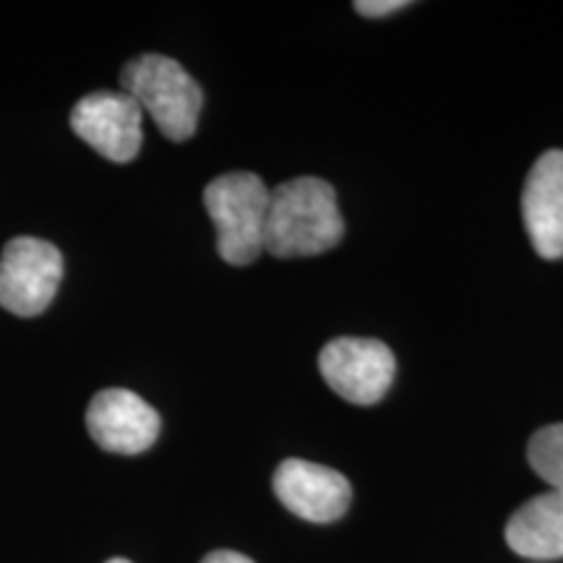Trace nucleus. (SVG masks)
Here are the masks:
<instances>
[{
	"instance_id": "20e7f679",
	"label": "nucleus",
	"mask_w": 563,
	"mask_h": 563,
	"mask_svg": "<svg viewBox=\"0 0 563 563\" xmlns=\"http://www.w3.org/2000/svg\"><path fill=\"white\" fill-rule=\"evenodd\" d=\"M63 279V256L53 243L19 235L0 256V306L16 316H37L51 306Z\"/></svg>"
},
{
	"instance_id": "4468645a",
	"label": "nucleus",
	"mask_w": 563,
	"mask_h": 563,
	"mask_svg": "<svg viewBox=\"0 0 563 563\" xmlns=\"http://www.w3.org/2000/svg\"><path fill=\"white\" fill-rule=\"evenodd\" d=\"M108 563H131V561H125V559H110Z\"/></svg>"
},
{
	"instance_id": "9d476101",
	"label": "nucleus",
	"mask_w": 563,
	"mask_h": 563,
	"mask_svg": "<svg viewBox=\"0 0 563 563\" xmlns=\"http://www.w3.org/2000/svg\"><path fill=\"white\" fill-rule=\"evenodd\" d=\"M506 543L538 563L563 559V490L540 493L519 506L506 525Z\"/></svg>"
},
{
	"instance_id": "6e6552de",
	"label": "nucleus",
	"mask_w": 563,
	"mask_h": 563,
	"mask_svg": "<svg viewBox=\"0 0 563 563\" xmlns=\"http://www.w3.org/2000/svg\"><path fill=\"white\" fill-rule=\"evenodd\" d=\"M87 428L104 452L141 454L157 441L162 420L150 402L129 389H104L89 402Z\"/></svg>"
},
{
	"instance_id": "9b49d317",
	"label": "nucleus",
	"mask_w": 563,
	"mask_h": 563,
	"mask_svg": "<svg viewBox=\"0 0 563 563\" xmlns=\"http://www.w3.org/2000/svg\"><path fill=\"white\" fill-rule=\"evenodd\" d=\"M527 460L551 490H563V422L540 428L527 446Z\"/></svg>"
},
{
	"instance_id": "f8f14e48",
	"label": "nucleus",
	"mask_w": 563,
	"mask_h": 563,
	"mask_svg": "<svg viewBox=\"0 0 563 563\" xmlns=\"http://www.w3.org/2000/svg\"><path fill=\"white\" fill-rule=\"evenodd\" d=\"M407 0H363V3H355V11L361 13V16H368V19H382V16H389L394 11H402L407 9Z\"/></svg>"
},
{
	"instance_id": "1a4fd4ad",
	"label": "nucleus",
	"mask_w": 563,
	"mask_h": 563,
	"mask_svg": "<svg viewBox=\"0 0 563 563\" xmlns=\"http://www.w3.org/2000/svg\"><path fill=\"white\" fill-rule=\"evenodd\" d=\"M525 230L538 256L555 262L563 256V152L540 154L522 191Z\"/></svg>"
},
{
	"instance_id": "f03ea898",
	"label": "nucleus",
	"mask_w": 563,
	"mask_h": 563,
	"mask_svg": "<svg viewBox=\"0 0 563 563\" xmlns=\"http://www.w3.org/2000/svg\"><path fill=\"white\" fill-rule=\"evenodd\" d=\"M121 87L141 112L152 115L162 136L186 141L199 123L203 91L194 76L167 55L146 53L133 58L121 74Z\"/></svg>"
},
{
	"instance_id": "0eeeda50",
	"label": "nucleus",
	"mask_w": 563,
	"mask_h": 563,
	"mask_svg": "<svg viewBox=\"0 0 563 563\" xmlns=\"http://www.w3.org/2000/svg\"><path fill=\"white\" fill-rule=\"evenodd\" d=\"M274 493L285 509L316 525H329L350 509L352 488L342 473L306 460H285L274 473Z\"/></svg>"
},
{
	"instance_id": "39448f33",
	"label": "nucleus",
	"mask_w": 563,
	"mask_h": 563,
	"mask_svg": "<svg viewBox=\"0 0 563 563\" xmlns=\"http://www.w3.org/2000/svg\"><path fill=\"white\" fill-rule=\"evenodd\" d=\"M319 371L323 382L342 399L368 407L386 397L397 373V361L384 342L340 336L321 350Z\"/></svg>"
},
{
	"instance_id": "f257e3e1",
	"label": "nucleus",
	"mask_w": 563,
	"mask_h": 563,
	"mask_svg": "<svg viewBox=\"0 0 563 563\" xmlns=\"http://www.w3.org/2000/svg\"><path fill=\"white\" fill-rule=\"evenodd\" d=\"M344 235L336 194L321 178H292L272 191L264 251L279 258L319 256Z\"/></svg>"
},
{
	"instance_id": "ddd939ff",
	"label": "nucleus",
	"mask_w": 563,
	"mask_h": 563,
	"mask_svg": "<svg viewBox=\"0 0 563 563\" xmlns=\"http://www.w3.org/2000/svg\"><path fill=\"white\" fill-rule=\"evenodd\" d=\"M201 563H253V561L249 559V555L235 553V551H214V553H209Z\"/></svg>"
},
{
	"instance_id": "7ed1b4c3",
	"label": "nucleus",
	"mask_w": 563,
	"mask_h": 563,
	"mask_svg": "<svg viewBox=\"0 0 563 563\" xmlns=\"http://www.w3.org/2000/svg\"><path fill=\"white\" fill-rule=\"evenodd\" d=\"M269 199L272 191L253 173H224L209 183L203 207L217 228V251L224 262L245 266L262 256Z\"/></svg>"
},
{
	"instance_id": "423d86ee",
	"label": "nucleus",
	"mask_w": 563,
	"mask_h": 563,
	"mask_svg": "<svg viewBox=\"0 0 563 563\" xmlns=\"http://www.w3.org/2000/svg\"><path fill=\"white\" fill-rule=\"evenodd\" d=\"M144 112L125 91H91L70 110V129L110 162H131L141 150Z\"/></svg>"
}]
</instances>
